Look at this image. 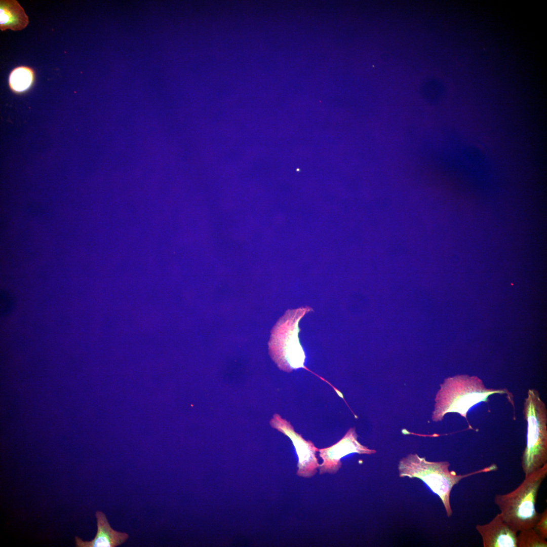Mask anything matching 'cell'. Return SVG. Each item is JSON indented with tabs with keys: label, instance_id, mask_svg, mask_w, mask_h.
Masks as SVG:
<instances>
[{
	"label": "cell",
	"instance_id": "6da1fadb",
	"mask_svg": "<svg viewBox=\"0 0 547 547\" xmlns=\"http://www.w3.org/2000/svg\"><path fill=\"white\" fill-rule=\"evenodd\" d=\"M496 394L506 395L515 410L513 394L506 389L487 388L476 376L461 374L447 378L436 395L432 419L438 421L447 413L456 412L466 419L468 429H474L467 418V412L476 404L488 402L489 397Z\"/></svg>",
	"mask_w": 547,
	"mask_h": 547
},
{
	"label": "cell",
	"instance_id": "7a4b0ae2",
	"mask_svg": "<svg viewBox=\"0 0 547 547\" xmlns=\"http://www.w3.org/2000/svg\"><path fill=\"white\" fill-rule=\"evenodd\" d=\"M547 476V463L525 476L524 480L514 490L496 494L494 501L504 522L516 532L533 528L540 513L535 504L540 487Z\"/></svg>",
	"mask_w": 547,
	"mask_h": 547
},
{
	"label": "cell",
	"instance_id": "3957f363",
	"mask_svg": "<svg viewBox=\"0 0 547 547\" xmlns=\"http://www.w3.org/2000/svg\"><path fill=\"white\" fill-rule=\"evenodd\" d=\"M450 463L447 461L432 462L420 458L417 454H410L399 462V476L417 478L422 480L441 499L447 515L450 517L452 511L450 496L453 486L462 479L480 473L496 471L497 465H491L463 475H457L450 471Z\"/></svg>",
	"mask_w": 547,
	"mask_h": 547
},
{
	"label": "cell",
	"instance_id": "277c9868",
	"mask_svg": "<svg viewBox=\"0 0 547 547\" xmlns=\"http://www.w3.org/2000/svg\"><path fill=\"white\" fill-rule=\"evenodd\" d=\"M312 310L309 307L289 309L282 316L271 332L268 343L269 354L278 367L286 372L304 368L305 355L298 334V324L301 318Z\"/></svg>",
	"mask_w": 547,
	"mask_h": 547
},
{
	"label": "cell",
	"instance_id": "5b68a950",
	"mask_svg": "<svg viewBox=\"0 0 547 547\" xmlns=\"http://www.w3.org/2000/svg\"><path fill=\"white\" fill-rule=\"evenodd\" d=\"M523 414L527 426L521 465L527 476L547 463V410L538 390L528 389Z\"/></svg>",
	"mask_w": 547,
	"mask_h": 547
},
{
	"label": "cell",
	"instance_id": "8992f818",
	"mask_svg": "<svg viewBox=\"0 0 547 547\" xmlns=\"http://www.w3.org/2000/svg\"><path fill=\"white\" fill-rule=\"evenodd\" d=\"M271 426L287 436L292 441L298 457L297 476L310 478L317 473L319 466L316 457L319 449L310 441H306L300 434L296 433L291 424L276 414L271 420Z\"/></svg>",
	"mask_w": 547,
	"mask_h": 547
},
{
	"label": "cell",
	"instance_id": "52a82bcc",
	"mask_svg": "<svg viewBox=\"0 0 547 547\" xmlns=\"http://www.w3.org/2000/svg\"><path fill=\"white\" fill-rule=\"evenodd\" d=\"M319 451L320 456L323 461L318 467L320 475L337 473L341 466L340 459L348 454L356 452L370 454L375 452V450L368 449L357 441V435L354 428H350L344 436L335 444L319 449Z\"/></svg>",
	"mask_w": 547,
	"mask_h": 547
},
{
	"label": "cell",
	"instance_id": "ba28073f",
	"mask_svg": "<svg viewBox=\"0 0 547 547\" xmlns=\"http://www.w3.org/2000/svg\"><path fill=\"white\" fill-rule=\"evenodd\" d=\"M476 529L484 547H518V532L504 522L500 513L489 522L476 525Z\"/></svg>",
	"mask_w": 547,
	"mask_h": 547
},
{
	"label": "cell",
	"instance_id": "9c48e42d",
	"mask_svg": "<svg viewBox=\"0 0 547 547\" xmlns=\"http://www.w3.org/2000/svg\"><path fill=\"white\" fill-rule=\"evenodd\" d=\"M97 531L94 539L91 541H84L77 536L75 537V546L77 547H116L125 542L129 537L126 532H121L113 529L106 518L101 511L95 513Z\"/></svg>",
	"mask_w": 547,
	"mask_h": 547
},
{
	"label": "cell",
	"instance_id": "30bf717a",
	"mask_svg": "<svg viewBox=\"0 0 547 547\" xmlns=\"http://www.w3.org/2000/svg\"><path fill=\"white\" fill-rule=\"evenodd\" d=\"M29 23L28 17L16 0L0 1V29L21 30Z\"/></svg>",
	"mask_w": 547,
	"mask_h": 547
},
{
	"label": "cell",
	"instance_id": "8fae6325",
	"mask_svg": "<svg viewBox=\"0 0 547 547\" xmlns=\"http://www.w3.org/2000/svg\"><path fill=\"white\" fill-rule=\"evenodd\" d=\"M34 79V71L31 68L27 66L17 67L10 74L9 86L15 92H23L31 86Z\"/></svg>",
	"mask_w": 547,
	"mask_h": 547
},
{
	"label": "cell",
	"instance_id": "7c38bea8",
	"mask_svg": "<svg viewBox=\"0 0 547 547\" xmlns=\"http://www.w3.org/2000/svg\"><path fill=\"white\" fill-rule=\"evenodd\" d=\"M517 534L518 547H546L547 541L533 528L519 531Z\"/></svg>",
	"mask_w": 547,
	"mask_h": 547
},
{
	"label": "cell",
	"instance_id": "4fadbf2b",
	"mask_svg": "<svg viewBox=\"0 0 547 547\" xmlns=\"http://www.w3.org/2000/svg\"><path fill=\"white\" fill-rule=\"evenodd\" d=\"M0 293L1 316L5 317L13 311L15 301L14 296L10 292L2 290Z\"/></svg>",
	"mask_w": 547,
	"mask_h": 547
},
{
	"label": "cell",
	"instance_id": "5bb4252c",
	"mask_svg": "<svg viewBox=\"0 0 547 547\" xmlns=\"http://www.w3.org/2000/svg\"><path fill=\"white\" fill-rule=\"evenodd\" d=\"M536 532L542 538H547V509L541 513L538 520L533 527Z\"/></svg>",
	"mask_w": 547,
	"mask_h": 547
}]
</instances>
